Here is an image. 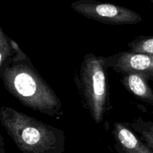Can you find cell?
Segmentation results:
<instances>
[{"label": "cell", "instance_id": "8fae6325", "mask_svg": "<svg viewBox=\"0 0 153 153\" xmlns=\"http://www.w3.org/2000/svg\"><path fill=\"white\" fill-rule=\"evenodd\" d=\"M151 1H152V2L153 3V0H151Z\"/></svg>", "mask_w": 153, "mask_h": 153}, {"label": "cell", "instance_id": "3957f363", "mask_svg": "<svg viewBox=\"0 0 153 153\" xmlns=\"http://www.w3.org/2000/svg\"><path fill=\"white\" fill-rule=\"evenodd\" d=\"M106 70L105 58L89 52L84 56L76 78L84 106L98 125L112 108Z\"/></svg>", "mask_w": 153, "mask_h": 153}, {"label": "cell", "instance_id": "7a4b0ae2", "mask_svg": "<svg viewBox=\"0 0 153 153\" xmlns=\"http://www.w3.org/2000/svg\"><path fill=\"white\" fill-rule=\"evenodd\" d=\"M0 122L22 153H64V131L8 106L0 108Z\"/></svg>", "mask_w": 153, "mask_h": 153}, {"label": "cell", "instance_id": "9c48e42d", "mask_svg": "<svg viewBox=\"0 0 153 153\" xmlns=\"http://www.w3.org/2000/svg\"><path fill=\"white\" fill-rule=\"evenodd\" d=\"M133 131L140 134V137L153 149V122L145 121L141 117L137 118L128 123Z\"/></svg>", "mask_w": 153, "mask_h": 153}, {"label": "cell", "instance_id": "30bf717a", "mask_svg": "<svg viewBox=\"0 0 153 153\" xmlns=\"http://www.w3.org/2000/svg\"><path fill=\"white\" fill-rule=\"evenodd\" d=\"M130 50L153 55V35H140L128 43Z\"/></svg>", "mask_w": 153, "mask_h": 153}, {"label": "cell", "instance_id": "277c9868", "mask_svg": "<svg viewBox=\"0 0 153 153\" xmlns=\"http://www.w3.org/2000/svg\"><path fill=\"white\" fill-rule=\"evenodd\" d=\"M72 7L87 18L109 25L137 24L142 21L138 13L115 4L81 0L73 3Z\"/></svg>", "mask_w": 153, "mask_h": 153}, {"label": "cell", "instance_id": "8992f818", "mask_svg": "<svg viewBox=\"0 0 153 153\" xmlns=\"http://www.w3.org/2000/svg\"><path fill=\"white\" fill-rule=\"evenodd\" d=\"M112 134L117 153H153L152 148L134 134L128 123H114Z\"/></svg>", "mask_w": 153, "mask_h": 153}, {"label": "cell", "instance_id": "ba28073f", "mask_svg": "<svg viewBox=\"0 0 153 153\" xmlns=\"http://www.w3.org/2000/svg\"><path fill=\"white\" fill-rule=\"evenodd\" d=\"M22 52H23L19 45L14 40L9 38L2 28H0V67Z\"/></svg>", "mask_w": 153, "mask_h": 153}, {"label": "cell", "instance_id": "52a82bcc", "mask_svg": "<svg viewBox=\"0 0 153 153\" xmlns=\"http://www.w3.org/2000/svg\"><path fill=\"white\" fill-rule=\"evenodd\" d=\"M121 76L120 82L127 91L139 100L153 107V90L144 76L140 73L129 72L123 73Z\"/></svg>", "mask_w": 153, "mask_h": 153}, {"label": "cell", "instance_id": "6da1fadb", "mask_svg": "<svg viewBox=\"0 0 153 153\" xmlns=\"http://www.w3.org/2000/svg\"><path fill=\"white\" fill-rule=\"evenodd\" d=\"M0 77L6 91L25 107L53 117L64 115L61 100L25 53L0 67Z\"/></svg>", "mask_w": 153, "mask_h": 153}, {"label": "cell", "instance_id": "5b68a950", "mask_svg": "<svg viewBox=\"0 0 153 153\" xmlns=\"http://www.w3.org/2000/svg\"><path fill=\"white\" fill-rule=\"evenodd\" d=\"M105 66L120 75L133 72L140 73L148 81H153V55L124 51L105 58Z\"/></svg>", "mask_w": 153, "mask_h": 153}]
</instances>
